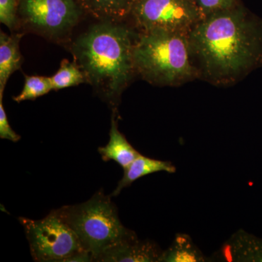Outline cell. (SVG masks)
Listing matches in <instances>:
<instances>
[{
	"instance_id": "obj_14",
	"label": "cell",
	"mask_w": 262,
	"mask_h": 262,
	"mask_svg": "<svg viewBox=\"0 0 262 262\" xmlns=\"http://www.w3.org/2000/svg\"><path fill=\"white\" fill-rule=\"evenodd\" d=\"M206 256L193 242L192 238L185 234H177L171 246L163 251L160 261L163 262H201L206 261Z\"/></svg>"
},
{
	"instance_id": "obj_17",
	"label": "cell",
	"mask_w": 262,
	"mask_h": 262,
	"mask_svg": "<svg viewBox=\"0 0 262 262\" xmlns=\"http://www.w3.org/2000/svg\"><path fill=\"white\" fill-rule=\"evenodd\" d=\"M203 18L208 15L236 6L237 0H195Z\"/></svg>"
},
{
	"instance_id": "obj_9",
	"label": "cell",
	"mask_w": 262,
	"mask_h": 262,
	"mask_svg": "<svg viewBox=\"0 0 262 262\" xmlns=\"http://www.w3.org/2000/svg\"><path fill=\"white\" fill-rule=\"evenodd\" d=\"M223 252L227 261L262 262V238L238 231L225 245Z\"/></svg>"
},
{
	"instance_id": "obj_19",
	"label": "cell",
	"mask_w": 262,
	"mask_h": 262,
	"mask_svg": "<svg viewBox=\"0 0 262 262\" xmlns=\"http://www.w3.org/2000/svg\"><path fill=\"white\" fill-rule=\"evenodd\" d=\"M3 94H0V138L17 142L20 140V136L10 127L3 105Z\"/></svg>"
},
{
	"instance_id": "obj_12",
	"label": "cell",
	"mask_w": 262,
	"mask_h": 262,
	"mask_svg": "<svg viewBox=\"0 0 262 262\" xmlns=\"http://www.w3.org/2000/svg\"><path fill=\"white\" fill-rule=\"evenodd\" d=\"M83 12L102 21L117 22L130 15L135 0H77Z\"/></svg>"
},
{
	"instance_id": "obj_8",
	"label": "cell",
	"mask_w": 262,
	"mask_h": 262,
	"mask_svg": "<svg viewBox=\"0 0 262 262\" xmlns=\"http://www.w3.org/2000/svg\"><path fill=\"white\" fill-rule=\"evenodd\" d=\"M163 251L153 241H140L138 237L124 241L103 252L97 261H160Z\"/></svg>"
},
{
	"instance_id": "obj_10",
	"label": "cell",
	"mask_w": 262,
	"mask_h": 262,
	"mask_svg": "<svg viewBox=\"0 0 262 262\" xmlns=\"http://www.w3.org/2000/svg\"><path fill=\"white\" fill-rule=\"evenodd\" d=\"M98 150L103 161L116 162L123 170L141 155L118 130L115 113H113L112 117L110 141L106 146L99 147Z\"/></svg>"
},
{
	"instance_id": "obj_13",
	"label": "cell",
	"mask_w": 262,
	"mask_h": 262,
	"mask_svg": "<svg viewBox=\"0 0 262 262\" xmlns=\"http://www.w3.org/2000/svg\"><path fill=\"white\" fill-rule=\"evenodd\" d=\"M22 34H0V94H3L10 76L21 67L19 42Z\"/></svg>"
},
{
	"instance_id": "obj_7",
	"label": "cell",
	"mask_w": 262,
	"mask_h": 262,
	"mask_svg": "<svg viewBox=\"0 0 262 262\" xmlns=\"http://www.w3.org/2000/svg\"><path fill=\"white\" fill-rule=\"evenodd\" d=\"M82 13L77 0H19L18 15L24 23L50 37L73 28Z\"/></svg>"
},
{
	"instance_id": "obj_5",
	"label": "cell",
	"mask_w": 262,
	"mask_h": 262,
	"mask_svg": "<svg viewBox=\"0 0 262 262\" xmlns=\"http://www.w3.org/2000/svg\"><path fill=\"white\" fill-rule=\"evenodd\" d=\"M34 261H92L77 234L56 210L39 220L19 218Z\"/></svg>"
},
{
	"instance_id": "obj_6",
	"label": "cell",
	"mask_w": 262,
	"mask_h": 262,
	"mask_svg": "<svg viewBox=\"0 0 262 262\" xmlns=\"http://www.w3.org/2000/svg\"><path fill=\"white\" fill-rule=\"evenodd\" d=\"M130 15L142 32L162 30L187 35L203 19L192 0H135Z\"/></svg>"
},
{
	"instance_id": "obj_18",
	"label": "cell",
	"mask_w": 262,
	"mask_h": 262,
	"mask_svg": "<svg viewBox=\"0 0 262 262\" xmlns=\"http://www.w3.org/2000/svg\"><path fill=\"white\" fill-rule=\"evenodd\" d=\"M19 0H0V21L8 28L15 27L18 20Z\"/></svg>"
},
{
	"instance_id": "obj_15",
	"label": "cell",
	"mask_w": 262,
	"mask_h": 262,
	"mask_svg": "<svg viewBox=\"0 0 262 262\" xmlns=\"http://www.w3.org/2000/svg\"><path fill=\"white\" fill-rule=\"evenodd\" d=\"M53 90H60L78 85L86 82L85 76L78 65L67 59L61 61L58 72L51 77Z\"/></svg>"
},
{
	"instance_id": "obj_2",
	"label": "cell",
	"mask_w": 262,
	"mask_h": 262,
	"mask_svg": "<svg viewBox=\"0 0 262 262\" xmlns=\"http://www.w3.org/2000/svg\"><path fill=\"white\" fill-rule=\"evenodd\" d=\"M115 22L103 21L81 35L72 46L75 63L86 82L115 103L136 72L132 33Z\"/></svg>"
},
{
	"instance_id": "obj_16",
	"label": "cell",
	"mask_w": 262,
	"mask_h": 262,
	"mask_svg": "<svg viewBox=\"0 0 262 262\" xmlns=\"http://www.w3.org/2000/svg\"><path fill=\"white\" fill-rule=\"evenodd\" d=\"M52 90L53 88L51 77L26 76L25 84L21 93L13 98V100L18 103L28 100H34L47 94Z\"/></svg>"
},
{
	"instance_id": "obj_3",
	"label": "cell",
	"mask_w": 262,
	"mask_h": 262,
	"mask_svg": "<svg viewBox=\"0 0 262 262\" xmlns=\"http://www.w3.org/2000/svg\"><path fill=\"white\" fill-rule=\"evenodd\" d=\"M187 34L154 30L143 32L134 45L136 72L150 83L177 85L196 74Z\"/></svg>"
},
{
	"instance_id": "obj_1",
	"label": "cell",
	"mask_w": 262,
	"mask_h": 262,
	"mask_svg": "<svg viewBox=\"0 0 262 262\" xmlns=\"http://www.w3.org/2000/svg\"><path fill=\"white\" fill-rule=\"evenodd\" d=\"M188 40L202 74L213 84L235 82L262 57L261 32L238 4L202 19Z\"/></svg>"
},
{
	"instance_id": "obj_4",
	"label": "cell",
	"mask_w": 262,
	"mask_h": 262,
	"mask_svg": "<svg viewBox=\"0 0 262 262\" xmlns=\"http://www.w3.org/2000/svg\"><path fill=\"white\" fill-rule=\"evenodd\" d=\"M111 198L101 190L84 203L56 209L77 234L92 261H97L110 248L137 237L122 225Z\"/></svg>"
},
{
	"instance_id": "obj_11",
	"label": "cell",
	"mask_w": 262,
	"mask_h": 262,
	"mask_svg": "<svg viewBox=\"0 0 262 262\" xmlns=\"http://www.w3.org/2000/svg\"><path fill=\"white\" fill-rule=\"evenodd\" d=\"M162 171L174 173L177 171V168L171 162L152 159L141 154L124 170L123 177L112 193L111 196H118L122 189L129 187L141 177Z\"/></svg>"
},
{
	"instance_id": "obj_20",
	"label": "cell",
	"mask_w": 262,
	"mask_h": 262,
	"mask_svg": "<svg viewBox=\"0 0 262 262\" xmlns=\"http://www.w3.org/2000/svg\"><path fill=\"white\" fill-rule=\"evenodd\" d=\"M192 1L195 2V0H192Z\"/></svg>"
}]
</instances>
